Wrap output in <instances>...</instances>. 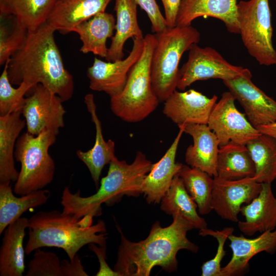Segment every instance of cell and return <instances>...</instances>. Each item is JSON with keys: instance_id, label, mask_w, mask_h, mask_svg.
I'll list each match as a JSON object with an SVG mask.
<instances>
[{"instance_id": "1", "label": "cell", "mask_w": 276, "mask_h": 276, "mask_svg": "<svg viewBox=\"0 0 276 276\" xmlns=\"http://www.w3.org/2000/svg\"><path fill=\"white\" fill-rule=\"evenodd\" d=\"M172 217V223L167 227L156 221L147 237L139 242L128 240L117 224L121 242L113 270L120 276H148L155 266L172 272L177 270L179 250L197 253L198 246L187 236L188 232L194 229L193 225L179 214Z\"/></svg>"}, {"instance_id": "2", "label": "cell", "mask_w": 276, "mask_h": 276, "mask_svg": "<svg viewBox=\"0 0 276 276\" xmlns=\"http://www.w3.org/2000/svg\"><path fill=\"white\" fill-rule=\"evenodd\" d=\"M55 31L47 22L28 31L22 47L9 60L8 77L12 85L40 84L64 102L73 97L74 80L64 66Z\"/></svg>"}, {"instance_id": "3", "label": "cell", "mask_w": 276, "mask_h": 276, "mask_svg": "<svg viewBox=\"0 0 276 276\" xmlns=\"http://www.w3.org/2000/svg\"><path fill=\"white\" fill-rule=\"evenodd\" d=\"M152 162L142 152H137L131 164L120 160L115 156L109 163L106 176L100 186L92 195L83 197L80 190L72 193L68 187L63 190L61 204L62 212L73 215L77 219L84 216L98 217L102 214L103 203L112 206L124 196L138 197L142 194L143 181L151 170Z\"/></svg>"}, {"instance_id": "4", "label": "cell", "mask_w": 276, "mask_h": 276, "mask_svg": "<svg viewBox=\"0 0 276 276\" xmlns=\"http://www.w3.org/2000/svg\"><path fill=\"white\" fill-rule=\"evenodd\" d=\"M29 238L25 252L38 248L55 247L62 249L70 261L80 249L90 243L106 246L105 222L99 220L89 227L82 226L81 219L57 210L37 212L29 219Z\"/></svg>"}, {"instance_id": "5", "label": "cell", "mask_w": 276, "mask_h": 276, "mask_svg": "<svg viewBox=\"0 0 276 276\" xmlns=\"http://www.w3.org/2000/svg\"><path fill=\"white\" fill-rule=\"evenodd\" d=\"M156 44L155 35H146L141 55L131 68L123 89L110 97L111 111L125 122H140L158 105L159 101L153 89L151 76V59Z\"/></svg>"}, {"instance_id": "6", "label": "cell", "mask_w": 276, "mask_h": 276, "mask_svg": "<svg viewBox=\"0 0 276 276\" xmlns=\"http://www.w3.org/2000/svg\"><path fill=\"white\" fill-rule=\"evenodd\" d=\"M155 35L156 44L152 56L151 76L154 91L162 102L176 90L180 59L200 41V34L189 25L167 27Z\"/></svg>"}, {"instance_id": "7", "label": "cell", "mask_w": 276, "mask_h": 276, "mask_svg": "<svg viewBox=\"0 0 276 276\" xmlns=\"http://www.w3.org/2000/svg\"><path fill=\"white\" fill-rule=\"evenodd\" d=\"M57 135L46 130L37 135L26 132L19 136L14 157L21 167L14 186L15 194L21 196L42 190L52 181L55 164L49 149L55 143Z\"/></svg>"}, {"instance_id": "8", "label": "cell", "mask_w": 276, "mask_h": 276, "mask_svg": "<svg viewBox=\"0 0 276 276\" xmlns=\"http://www.w3.org/2000/svg\"><path fill=\"white\" fill-rule=\"evenodd\" d=\"M239 34L248 52L261 65L276 64L268 0L241 1L237 4Z\"/></svg>"}, {"instance_id": "9", "label": "cell", "mask_w": 276, "mask_h": 276, "mask_svg": "<svg viewBox=\"0 0 276 276\" xmlns=\"http://www.w3.org/2000/svg\"><path fill=\"white\" fill-rule=\"evenodd\" d=\"M188 59L179 70L177 88L184 90L193 83L210 79H233L248 72V68L233 65L214 49L193 44Z\"/></svg>"}, {"instance_id": "10", "label": "cell", "mask_w": 276, "mask_h": 276, "mask_svg": "<svg viewBox=\"0 0 276 276\" xmlns=\"http://www.w3.org/2000/svg\"><path fill=\"white\" fill-rule=\"evenodd\" d=\"M30 91L21 109L27 132L37 135L51 130L58 134L59 129L64 126L66 111L63 101L40 84L34 86Z\"/></svg>"}, {"instance_id": "11", "label": "cell", "mask_w": 276, "mask_h": 276, "mask_svg": "<svg viewBox=\"0 0 276 276\" xmlns=\"http://www.w3.org/2000/svg\"><path fill=\"white\" fill-rule=\"evenodd\" d=\"M235 100L231 92L223 93L210 113L207 125L217 136L219 147L231 142L246 145L261 134L237 109Z\"/></svg>"}, {"instance_id": "12", "label": "cell", "mask_w": 276, "mask_h": 276, "mask_svg": "<svg viewBox=\"0 0 276 276\" xmlns=\"http://www.w3.org/2000/svg\"><path fill=\"white\" fill-rule=\"evenodd\" d=\"M213 178L212 210L221 218L238 222L241 206L259 195L262 183L257 182L254 177L234 180Z\"/></svg>"}, {"instance_id": "13", "label": "cell", "mask_w": 276, "mask_h": 276, "mask_svg": "<svg viewBox=\"0 0 276 276\" xmlns=\"http://www.w3.org/2000/svg\"><path fill=\"white\" fill-rule=\"evenodd\" d=\"M144 38L133 39V45L127 57L114 61H104L97 57L87 70L89 88L103 91L110 97L119 94L123 89L129 73L143 51Z\"/></svg>"}, {"instance_id": "14", "label": "cell", "mask_w": 276, "mask_h": 276, "mask_svg": "<svg viewBox=\"0 0 276 276\" xmlns=\"http://www.w3.org/2000/svg\"><path fill=\"white\" fill-rule=\"evenodd\" d=\"M249 71L224 84L245 111L248 120L256 128L276 122V101L268 96L251 81Z\"/></svg>"}, {"instance_id": "15", "label": "cell", "mask_w": 276, "mask_h": 276, "mask_svg": "<svg viewBox=\"0 0 276 276\" xmlns=\"http://www.w3.org/2000/svg\"><path fill=\"white\" fill-rule=\"evenodd\" d=\"M217 96L208 98L194 89L183 92L175 90L165 101L163 113L180 126L186 124H207Z\"/></svg>"}, {"instance_id": "16", "label": "cell", "mask_w": 276, "mask_h": 276, "mask_svg": "<svg viewBox=\"0 0 276 276\" xmlns=\"http://www.w3.org/2000/svg\"><path fill=\"white\" fill-rule=\"evenodd\" d=\"M185 125L178 126L179 130L164 156L153 164L142 186V194L149 204H157L168 191L174 177L180 171L182 164L176 163L175 158Z\"/></svg>"}, {"instance_id": "17", "label": "cell", "mask_w": 276, "mask_h": 276, "mask_svg": "<svg viewBox=\"0 0 276 276\" xmlns=\"http://www.w3.org/2000/svg\"><path fill=\"white\" fill-rule=\"evenodd\" d=\"M237 0H181L176 26L191 25L199 17H212L221 20L227 31L239 33Z\"/></svg>"}, {"instance_id": "18", "label": "cell", "mask_w": 276, "mask_h": 276, "mask_svg": "<svg viewBox=\"0 0 276 276\" xmlns=\"http://www.w3.org/2000/svg\"><path fill=\"white\" fill-rule=\"evenodd\" d=\"M184 132L193 140L185 153L187 164L198 168L213 177L217 176V162L219 142L216 134L207 124H186Z\"/></svg>"}, {"instance_id": "19", "label": "cell", "mask_w": 276, "mask_h": 276, "mask_svg": "<svg viewBox=\"0 0 276 276\" xmlns=\"http://www.w3.org/2000/svg\"><path fill=\"white\" fill-rule=\"evenodd\" d=\"M240 213L245 220L239 221L238 225L245 235L252 236L257 232L274 230L276 227V198L271 183H262L259 195L249 203L242 205Z\"/></svg>"}, {"instance_id": "20", "label": "cell", "mask_w": 276, "mask_h": 276, "mask_svg": "<svg viewBox=\"0 0 276 276\" xmlns=\"http://www.w3.org/2000/svg\"><path fill=\"white\" fill-rule=\"evenodd\" d=\"M111 0H57L46 22L62 34L80 23L105 12Z\"/></svg>"}, {"instance_id": "21", "label": "cell", "mask_w": 276, "mask_h": 276, "mask_svg": "<svg viewBox=\"0 0 276 276\" xmlns=\"http://www.w3.org/2000/svg\"><path fill=\"white\" fill-rule=\"evenodd\" d=\"M228 239L232 250L230 261L221 268L222 276L240 273L246 267L249 260L261 252L273 255L276 252V229L264 232L255 238H247L231 235Z\"/></svg>"}, {"instance_id": "22", "label": "cell", "mask_w": 276, "mask_h": 276, "mask_svg": "<svg viewBox=\"0 0 276 276\" xmlns=\"http://www.w3.org/2000/svg\"><path fill=\"white\" fill-rule=\"evenodd\" d=\"M84 103L91 116V121L95 124V141L91 149L87 151L78 150L76 154L88 168L96 188H98L100 177L104 167L109 164L116 156L115 144L112 140L106 141L103 137L101 122L97 114L94 95L91 94L86 95Z\"/></svg>"}, {"instance_id": "23", "label": "cell", "mask_w": 276, "mask_h": 276, "mask_svg": "<svg viewBox=\"0 0 276 276\" xmlns=\"http://www.w3.org/2000/svg\"><path fill=\"white\" fill-rule=\"evenodd\" d=\"M29 219L20 217L5 229L0 248V275L22 276L25 271L24 239Z\"/></svg>"}, {"instance_id": "24", "label": "cell", "mask_w": 276, "mask_h": 276, "mask_svg": "<svg viewBox=\"0 0 276 276\" xmlns=\"http://www.w3.org/2000/svg\"><path fill=\"white\" fill-rule=\"evenodd\" d=\"M21 111L0 116V183L16 181L19 172L14 163V152L19 135L26 126Z\"/></svg>"}, {"instance_id": "25", "label": "cell", "mask_w": 276, "mask_h": 276, "mask_svg": "<svg viewBox=\"0 0 276 276\" xmlns=\"http://www.w3.org/2000/svg\"><path fill=\"white\" fill-rule=\"evenodd\" d=\"M137 6L134 0H115L116 32L105 58L107 61L123 58L124 45L128 39L144 38L137 21Z\"/></svg>"}, {"instance_id": "26", "label": "cell", "mask_w": 276, "mask_h": 276, "mask_svg": "<svg viewBox=\"0 0 276 276\" xmlns=\"http://www.w3.org/2000/svg\"><path fill=\"white\" fill-rule=\"evenodd\" d=\"M115 26L114 16L105 11L77 25L73 32L79 35L82 42L80 51L83 54L91 53L105 58L108 50L106 41L113 36Z\"/></svg>"}, {"instance_id": "27", "label": "cell", "mask_w": 276, "mask_h": 276, "mask_svg": "<svg viewBox=\"0 0 276 276\" xmlns=\"http://www.w3.org/2000/svg\"><path fill=\"white\" fill-rule=\"evenodd\" d=\"M10 183H0V235L23 213L45 204L50 197V192L43 189L16 197Z\"/></svg>"}, {"instance_id": "28", "label": "cell", "mask_w": 276, "mask_h": 276, "mask_svg": "<svg viewBox=\"0 0 276 276\" xmlns=\"http://www.w3.org/2000/svg\"><path fill=\"white\" fill-rule=\"evenodd\" d=\"M57 0H0V14L13 17L28 31L45 22Z\"/></svg>"}, {"instance_id": "29", "label": "cell", "mask_w": 276, "mask_h": 276, "mask_svg": "<svg viewBox=\"0 0 276 276\" xmlns=\"http://www.w3.org/2000/svg\"><path fill=\"white\" fill-rule=\"evenodd\" d=\"M255 172V164L246 145L231 142L219 147L217 177L238 180L253 177Z\"/></svg>"}, {"instance_id": "30", "label": "cell", "mask_w": 276, "mask_h": 276, "mask_svg": "<svg viewBox=\"0 0 276 276\" xmlns=\"http://www.w3.org/2000/svg\"><path fill=\"white\" fill-rule=\"evenodd\" d=\"M160 209L168 215L179 214L188 221L194 229L207 228L205 220L197 211V205L176 175L166 195L160 201Z\"/></svg>"}, {"instance_id": "31", "label": "cell", "mask_w": 276, "mask_h": 276, "mask_svg": "<svg viewBox=\"0 0 276 276\" xmlns=\"http://www.w3.org/2000/svg\"><path fill=\"white\" fill-rule=\"evenodd\" d=\"M246 146L255 166L254 178L259 183H271L276 179V140L261 133Z\"/></svg>"}, {"instance_id": "32", "label": "cell", "mask_w": 276, "mask_h": 276, "mask_svg": "<svg viewBox=\"0 0 276 276\" xmlns=\"http://www.w3.org/2000/svg\"><path fill=\"white\" fill-rule=\"evenodd\" d=\"M191 197L197 205L198 213L209 214L212 208L214 178L201 170L182 165L178 174Z\"/></svg>"}, {"instance_id": "33", "label": "cell", "mask_w": 276, "mask_h": 276, "mask_svg": "<svg viewBox=\"0 0 276 276\" xmlns=\"http://www.w3.org/2000/svg\"><path fill=\"white\" fill-rule=\"evenodd\" d=\"M9 60L5 64L0 77V116L21 111L26 99L25 96L34 86L24 81L18 87H13L8 77Z\"/></svg>"}, {"instance_id": "34", "label": "cell", "mask_w": 276, "mask_h": 276, "mask_svg": "<svg viewBox=\"0 0 276 276\" xmlns=\"http://www.w3.org/2000/svg\"><path fill=\"white\" fill-rule=\"evenodd\" d=\"M28 31L20 26L13 18L12 27L6 23L0 26V64L6 62L24 45Z\"/></svg>"}, {"instance_id": "35", "label": "cell", "mask_w": 276, "mask_h": 276, "mask_svg": "<svg viewBox=\"0 0 276 276\" xmlns=\"http://www.w3.org/2000/svg\"><path fill=\"white\" fill-rule=\"evenodd\" d=\"M234 231V228L232 227H225L221 231H214L208 228L199 230V235L213 237L218 242L217 249L214 257L204 262L201 266L202 276H222L221 263L226 255L224 245Z\"/></svg>"}, {"instance_id": "36", "label": "cell", "mask_w": 276, "mask_h": 276, "mask_svg": "<svg viewBox=\"0 0 276 276\" xmlns=\"http://www.w3.org/2000/svg\"><path fill=\"white\" fill-rule=\"evenodd\" d=\"M27 276H62L61 261L52 252L38 248L28 264Z\"/></svg>"}, {"instance_id": "37", "label": "cell", "mask_w": 276, "mask_h": 276, "mask_svg": "<svg viewBox=\"0 0 276 276\" xmlns=\"http://www.w3.org/2000/svg\"><path fill=\"white\" fill-rule=\"evenodd\" d=\"M137 5L147 14L153 32L159 33L168 26L155 0H134Z\"/></svg>"}, {"instance_id": "38", "label": "cell", "mask_w": 276, "mask_h": 276, "mask_svg": "<svg viewBox=\"0 0 276 276\" xmlns=\"http://www.w3.org/2000/svg\"><path fill=\"white\" fill-rule=\"evenodd\" d=\"M96 243H90L88 244V248L90 250L94 252L97 256L99 262V269L96 275H112L120 276V274L111 269L106 263V246H98Z\"/></svg>"}, {"instance_id": "39", "label": "cell", "mask_w": 276, "mask_h": 276, "mask_svg": "<svg viewBox=\"0 0 276 276\" xmlns=\"http://www.w3.org/2000/svg\"><path fill=\"white\" fill-rule=\"evenodd\" d=\"M62 276H87L80 259L77 255L74 259L68 261L66 259L61 261Z\"/></svg>"}, {"instance_id": "40", "label": "cell", "mask_w": 276, "mask_h": 276, "mask_svg": "<svg viewBox=\"0 0 276 276\" xmlns=\"http://www.w3.org/2000/svg\"><path fill=\"white\" fill-rule=\"evenodd\" d=\"M164 6L167 26H176L177 17L181 0H161Z\"/></svg>"}, {"instance_id": "41", "label": "cell", "mask_w": 276, "mask_h": 276, "mask_svg": "<svg viewBox=\"0 0 276 276\" xmlns=\"http://www.w3.org/2000/svg\"><path fill=\"white\" fill-rule=\"evenodd\" d=\"M262 134H265L274 137L276 140V122L262 125L256 128Z\"/></svg>"}, {"instance_id": "42", "label": "cell", "mask_w": 276, "mask_h": 276, "mask_svg": "<svg viewBox=\"0 0 276 276\" xmlns=\"http://www.w3.org/2000/svg\"><path fill=\"white\" fill-rule=\"evenodd\" d=\"M275 2H276V0H275Z\"/></svg>"}]
</instances>
